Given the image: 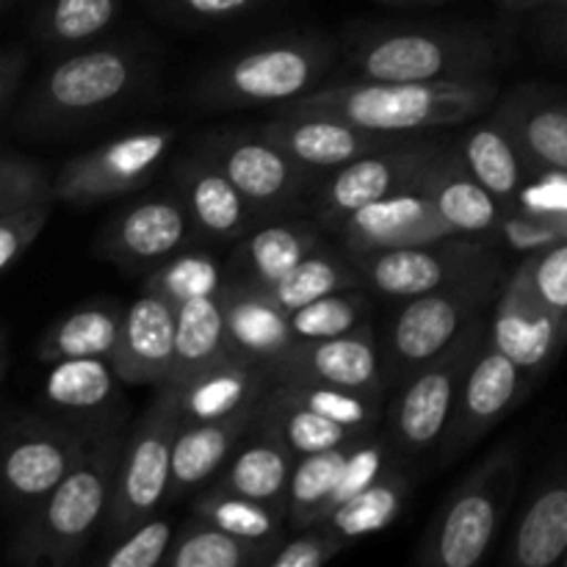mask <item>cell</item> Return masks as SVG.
<instances>
[{
	"instance_id": "obj_40",
	"label": "cell",
	"mask_w": 567,
	"mask_h": 567,
	"mask_svg": "<svg viewBox=\"0 0 567 567\" xmlns=\"http://www.w3.org/2000/svg\"><path fill=\"white\" fill-rule=\"evenodd\" d=\"M194 515L208 520V524L219 526V529L230 532V535L260 543L282 540L288 526V515L282 509L264 502H255V498L241 496L236 491H227L219 482L205 487L194 498Z\"/></svg>"
},
{
	"instance_id": "obj_14",
	"label": "cell",
	"mask_w": 567,
	"mask_h": 567,
	"mask_svg": "<svg viewBox=\"0 0 567 567\" xmlns=\"http://www.w3.org/2000/svg\"><path fill=\"white\" fill-rule=\"evenodd\" d=\"M535 377L526 374L513 358L487 341L476 352L468 374H465L463 391L457 396L449 430L441 441V457L454 460L471 446L482 441L498 421L507 419L515 408L526 399Z\"/></svg>"
},
{
	"instance_id": "obj_16",
	"label": "cell",
	"mask_w": 567,
	"mask_h": 567,
	"mask_svg": "<svg viewBox=\"0 0 567 567\" xmlns=\"http://www.w3.org/2000/svg\"><path fill=\"white\" fill-rule=\"evenodd\" d=\"M491 343L532 377L551 369L567 347V316L537 297L520 266L509 271L493 305Z\"/></svg>"
},
{
	"instance_id": "obj_26",
	"label": "cell",
	"mask_w": 567,
	"mask_h": 567,
	"mask_svg": "<svg viewBox=\"0 0 567 567\" xmlns=\"http://www.w3.org/2000/svg\"><path fill=\"white\" fill-rule=\"evenodd\" d=\"M258 410L227 415L216 421H183L172 449V480L166 504L183 502L188 493L208 485L221 474L227 460L236 454L244 437L252 430Z\"/></svg>"
},
{
	"instance_id": "obj_51",
	"label": "cell",
	"mask_w": 567,
	"mask_h": 567,
	"mask_svg": "<svg viewBox=\"0 0 567 567\" xmlns=\"http://www.w3.org/2000/svg\"><path fill=\"white\" fill-rule=\"evenodd\" d=\"M347 548L341 537L332 535L324 526H310L291 540H280L275 551L266 557L264 567H321Z\"/></svg>"
},
{
	"instance_id": "obj_56",
	"label": "cell",
	"mask_w": 567,
	"mask_h": 567,
	"mask_svg": "<svg viewBox=\"0 0 567 567\" xmlns=\"http://www.w3.org/2000/svg\"><path fill=\"white\" fill-rule=\"evenodd\" d=\"M0 365H9V330L0 327Z\"/></svg>"
},
{
	"instance_id": "obj_50",
	"label": "cell",
	"mask_w": 567,
	"mask_h": 567,
	"mask_svg": "<svg viewBox=\"0 0 567 567\" xmlns=\"http://www.w3.org/2000/svg\"><path fill=\"white\" fill-rule=\"evenodd\" d=\"M520 269L529 277V286L537 297L554 308L557 313L567 316V241L554 244L543 252L524 255Z\"/></svg>"
},
{
	"instance_id": "obj_6",
	"label": "cell",
	"mask_w": 567,
	"mask_h": 567,
	"mask_svg": "<svg viewBox=\"0 0 567 567\" xmlns=\"http://www.w3.org/2000/svg\"><path fill=\"white\" fill-rule=\"evenodd\" d=\"M496 61L493 39L471 25L385 28L349 55L363 81H468L487 78Z\"/></svg>"
},
{
	"instance_id": "obj_11",
	"label": "cell",
	"mask_w": 567,
	"mask_h": 567,
	"mask_svg": "<svg viewBox=\"0 0 567 567\" xmlns=\"http://www.w3.org/2000/svg\"><path fill=\"white\" fill-rule=\"evenodd\" d=\"M175 142L177 133L172 127H144L75 155L55 172V199L72 208H89L127 197L161 169Z\"/></svg>"
},
{
	"instance_id": "obj_47",
	"label": "cell",
	"mask_w": 567,
	"mask_h": 567,
	"mask_svg": "<svg viewBox=\"0 0 567 567\" xmlns=\"http://www.w3.org/2000/svg\"><path fill=\"white\" fill-rule=\"evenodd\" d=\"M515 255H535L554 244L567 241V221L551 219V216L535 214L520 205H504L493 236Z\"/></svg>"
},
{
	"instance_id": "obj_38",
	"label": "cell",
	"mask_w": 567,
	"mask_h": 567,
	"mask_svg": "<svg viewBox=\"0 0 567 567\" xmlns=\"http://www.w3.org/2000/svg\"><path fill=\"white\" fill-rule=\"evenodd\" d=\"M227 354H233V347L219 297H203L181 305L175 330V374L169 385Z\"/></svg>"
},
{
	"instance_id": "obj_60",
	"label": "cell",
	"mask_w": 567,
	"mask_h": 567,
	"mask_svg": "<svg viewBox=\"0 0 567 567\" xmlns=\"http://www.w3.org/2000/svg\"><path fill=\"white\" fill-rule=\"evenodd\" d=\"M11 3V0H0V14H3V9H6V6H9Z\"/></svg>"
},
{
	"instance_id": "obj_35",
	"label": "cell",
	"mask_w": 567,
	"mask_h": 567,
	"mask_svg": "<svg viewBox=\"0 0 567 567\" xmlns=\"http://www.w3.org/2000/svg\"><path fill=\"white\" fill-rule=\"evenodd\" d=\"M122 0H39L31 31L55 53L89 48L120 20Z\"/></svg>"
},
{
	"instance_id": "obj_39",
	"label": "cell",
	"mask_w": 567,
	"mask_h": 567,
	"mask_svg": "<svg viewBox=\"0 0 567 567\" xmlns=\"http://www.w3.org/2000/svg\"><path fill=\"white\" fill-rule=\"evenodd\" d=\"M365 280L360 275L358 264H354L352 255L343 249H330L321 244L316 252H310L302 264L293 271H288L280 282L269 288L271 299H275L280 308H286L288 313L302 305L316 302L321 297H330V293L347 291V288H363Z\"/></svg>"
},
{
	"instance_id": "obj_15",
	"label": "cell",
	"mask_w": 567,
	"mask_h": 567,
	"mask_svg": "<svg viewBox=\"0 0 567 567\" xmlns=\"http://www.w3.org/2000/svg\"><path fill=\"white\" fill-rule=\"evenodd\" d=\"M199 150L264 216L293 208L310 186V169L297 164L264 133H221L205 138Z\"/></svg>"
},
{
	"instance_id": "obj_28",
	"label": "cell",
	"mask_w": 567,
	"mask_h": 567,
	"mask_svg": "<svg viewBox=\"0 0 567 567\" xmlns=\"http://www.w3.org/2000/svg\"><path fill=\"white\" fill-rule=\"evenodd\" d=\"M319 221H264L238 238L230 255V277L269 291L288 271L324 244Z\"/></svg>"
},
{
	"instance_id": "obj_4",
	"label": "cell",
	"mask_w": 567,
	"mask_h": 567,
	"mask_svg": "<svg viewBox=\"0 0 567 567\" xmlns=\"http://www.w3.org/2000/svg\"><path fill=\"white\" fill-rule=\"evenodd\" d=\"M518 487V449L502 443L463 476L421 537L415 563L424 567H474L502 535Z\"/></svg>"
},
{
	"instance_id": "obj_3",
	"label": "cell",
	"mask_w": 567,
	"mask_h": 567,
	"mask_svg": "<svg viewBox=\"0 0 567 567\" xmlns=\"http://www.w3.org/2000/svg\"><path fill=\"white\" fill-rule=\"evenodd\" d=\"M150 83V55L109 42L72 50L28 92L17 125L37 136L75 131L136 97Z\"/></svg>"
},
{
	"instance_id": "obj_24",
	"label": "cell",
	"mask_w": 567,
	"mask_h": 567,
	"mask_svg": "<svg viewBox=\"0 0 567 567\" xmlns=\"http://www.w3.org/2000/svg\"><path fill=\"white\" fill-rule=\"evenodd\" d=\"M277 377H308L371 396H382L385 388L380 343L369 324L327 341L297 343V349L275 371V380Z\"/></svg>"
},
{
	"instance_id": "obj_22",
	"label": "cell",
	"mask_w": 567,
	"mask_h": 567,
	"mask_svg": "<svg viewBox=\"0 0 567 567\" xmlns=\"http://www.w3.org/2000/svg\"><path fill=\"white\" fill-rule=\"evenodd\" d=\"M177 197L186 205L194 233L210 241H238L266 219L203 150L177 166Z\"/></svg>"
},
{
	"instance_id": "obj_8",
	"label": "cell",
	"mask_w": 567,
	"mask_h": 567,
	"mask_svg": "<svg viewBox=\"0 0 567 567\" xmlns=\"http://www.w3.org/2000/svg\"><path fill=\"white\" fill-rule=\"evenodd\" d=\"M504 280L507 275L502 260L496 258L465 280L404 299L391 324V343H388L399 380L452 347L476 319L493 313Z\"/></svg>"
},
{
	"instance_id": "obj_13",
	"label": "cell",
	"mask_w": 567,
	"mask_h": 567,
	"mask_svg": "<svg viewBox=\"0 0 567 567\" xmlns=\"http://www.w3.org/2000/svg\"><path fill=\"white\" fill-rule=\"evenodd\" d=\"M352 255V252H349ZM365 286L391 299H413L437 291L443 286L465 280L496 260V255L468 236H452L443 241L415 244V247L380 249V252L352 255Z\"/></svg>"
},
{
	"instance_id": "obj_19",
	"label": "cell",
	"mask_w": 567,
	"mask_h": 567,
	"mask_svg": "<svg viewBox=\"0 0 567 567\" xmlns=\"http://www.w3.org/2000/svg\"><path fill=\"white\" fill-rule=\"evenodd\" d=\"M343 249L352 255L380 252V249L415 247L452 238L457 233L446 225L419 181L408 188L388 194L349 216L336 233Z\"/></svg>"
},
{
	"instance_id": "obj_32",
	"label": "cell",
	"mask_w": 567,
	"mask_h": 567,
	"mask_svg": "<svg viewBox=\"0 0 567 567\" xmlns=\"http://www.w3.org/2000/svg\"><path fill=\"white\" fill-rule=\"evenodd\" d=\"M532 172H567V103L520 92L498 109Z\"/></svg>"
},
{
	"instance_id": "obj_5",
	"label": "cell",
	"mask_w": 567,
	"mask_h": 567,
	"mask_svg": "<svg viewBox=\"0 0 567 567\" xmlns=\"http://www.w3.org/2000/svg\"><path fill=\"white\" fill-rule=\"evenodd\" d=\"M336 64L324 37H286L236 53L199 81L197 100L208 109H258L297 103L321 86Z\"/></svg>"
},
{
	"instance_id": "obj_33",
	"label": "cell",
	"mask_w": 567,
	"mask_h": 567,
	"mask_svg": "<svg viewBox=\"0 0 567 567\" xmlns=\"http://www.w3.org/2000/svg\"><path fill=\"white\" fill-rule=\"evenodd\" d=\"M410 493H413V480L402 465L393 463L374 485H369L358 496L332 509L319 526H324L332 535L341 537L347 546H352V543L380 535L388 526L396 524V518L408 507Z\"/></svg>"
},
{
	"instance_id": "obj_54",
	"label": "cell",
	"mask_w": 567,
	"mask_h": 567,
	"mask_svg": "<svg viewBox=\"0 0 567 567\" xmlns=\"http://www.w3.org/2000/svg\"><path fill=\"white\" fill-rule=\"evenodd\" d=\"M28 53L22 48L0 50V114L9 109L11 97L20 89L22 75H25Z\"/></svg>"
},
{
	"instance_id": "obj_45",
	"label": "cell",
	"mask_w": 567,
	"mask_h": 567,
	"mask_svg": "<svg viewBox=\"0 0 567 567\" xmlns=\"http://www.w3.org/2000/svg\"><path fill=\"white\" fill-rule=\"evenodd\" d=\"M393 463H396V449H393L391 437H388V441L385 437H374V432L358 437L352 446V452H349L347 465H343L341 482H338L336 493H332V498H330V504H327L321 520H324L332 509L341 507L343 502H349V498L358 496L360 491H365L369 485H374V482L380 480V476L385 474Z\"/></svg>"
},
{
	"instance_id": "obj_57",
	"label": "cell",
	"mask_w": 567,
	"mask_h": 567,
	"mask_svg": "<svg viewBox=\"0 0 567 567\" xmlns=\"http://www.w3.org/2000/svg\"><path fill=\"white\" fill-rule=\"evenodd\" d=\"M382 3H399V6H437L446 0H382Z\"/></svg>"
},
{
	"instance_id": "obj_49",
	"label": "cell",
	"mask_w": 567,
	"mask_h": 567,
	"mask_svg": "<svg viewBox=\"0 0 567 567\" xmlns=\"http://www.w3.org/2000/svg\"><path fill=\"white\" fill-rule=\"evenodd\" d=\"M55 199H39V203L17 208L0 216V275L17 264L28 249L33 247L53 214Z\"/></svg>"
},
{
	"instance_id": "obj_20",
	"label": "cell",
	"mask_w": 567,
	"mask_h": 567,
	"mask_svg": "<svg viewBox=\"0 0 567 567\" xmlns=\"http://www.w3.org/2000/svg\"><path fill=\"white\" fill-rule=\"evenodd\" d=\"M177 310L169 299L144 291L125 308L120 338L111 352L116 374L125 385L164 388L175 374Z\"/></svg>"
},
{
	"instance_id": "obj_7",
	"label": "cell",
	"mask_w": 567,
	"mask_h": 567,
	"mask_svg": "<svg viewBox=\"0 0 567 567\" xmlns=\"http://www.w3.org/2000/svg\"><path fill=\"white\" fill-rule=\"evenodd\" d=\"M183 415L169 388H155L147 413L136 421L122 443L114 491L103 524V543L120 540L138 524L166 507L172 480V449L181 432Z\"/></svg>"
},
{
	"instance_id": "obj_41",
	"label": "cell",
	"mask_w": 567,
	"mask_h": 567,
	"mask_svg": "<svg viewBox=\"0 0 567 567\" xmlns=\"http://www.w3.org/2000/svg\"><path fill=\"white\" fill-rule=\"evenodd\" d=\"M352 446L354 441H349L343 446L327 449V452L297 457L291 485H288V526L291 529L302 532L310 526H319L321 515H324L327 504H330L332 493L341 482L343 465H347Z\"/></svg>"
},
{
	"instance_id": "obj_36",
	"label": "cell",
	"mask_w": 567,
	"mask_h": 567,
	"mask_svg": "<svg viewBox=\"0 0 567 567\" xmlns=\"http://www.w3.org/2000/svg\"><path fill=\"white\" fill-rule=\"evenodd\" d=\"M255 424L264 426L275 437H280L297 457L327 452V449L343 446V443L369 435V432L349 430V426H341L336 421L324 419V415L313 413L305 404H299L297 399L282 393L277 385H271L266 399L260 402Z\"/></svg>"
},
{
	"instance_id": "obj_27",
	"label": "cell",
	"mask_w": 567,
	"mask_h": 567,
	"mask_svg": "<svg viewBox=\"0 0 567 567\" xmlns=\"http://www.w3.org/2000/svg\"><path fill=\"white\" fill-rule=\"evenodd\" d=\"M419 186L457 236L491 238L504 205L476 181L457 150H441L419 177Z\"/></svg>"
},
{
	"instance_id": "obj_55",
	"label": "cell",
	"mask_w": 567,
	"mask_h": 567,
	"mask_svg": "<svg viewBox=\"0 0 567 567\" xmlns=\"http://www.w3.org/2000/svg\"><path fill=\"white\" fill-rule=\"evenodd\" d=\"M543 33L548 42L567 50V3H551L546 20H543Z\"/></svg>"
},
{
	"instance_id": "obj_30",
	"label": "cell",
	"mask_w": 567,
	"mask_h": 567,
	"mask_svg": "<svg viewBox=\"0 0 567 567\" xmlns=\"http://www.w3.org/2000/svg\"><path fill=\"white\" fill-rule=\"evenodd\" d=\"M293 463H297V454L280 437L266 432L264 426L252 424L249 435L244 437L236 454L227 460L216 482L227 491L271 504L288 515V485H291Z\"/></svg>"
},
{
	"instance_id": "obj_29",
	"label": "cell",
	"mask_w": 567,
	"mask_h": 567,
	"mask_svg": "<svg viewBox=\"0 0 567 567\" xmlns=\"http://www.w3.org/2000/svg\"><path fill=\"white\" fill-rule=\"evenodd\" d=\"M567 551V460L546 476L504 551L515 567H551Z\"/></svg>"
},
{
	"instance_id": "obj_18",
	"label": "cell",
	"mask_w": 567,
	"mask_h": 567,
	"mask_svg": "<svg viewBox=\"0 0 567 567\" xmlns=\"http://www.w3.org/2000/svg\"><path fill=\"white\" fill-rule=\"evenodd\" d=\"M192 219L181 197H150L120 210L97 238L111 264L125 271L155 269L181 252L192 238Z\"/></svg>"
},
{
	"instance_id": "obj_61",
	"label": "cell",
	"mask_w": 567,
	"mask_h": 567,
	"mask_svg": "<svg viewBox=\"0 0 567 567\" xmlns=\"http://www.w3.org/2000/svg\"><path fill=\"white\" fill-rule=\"evenodd\" d=\"M551 3H567V0H551ZM551 3H548V6H551Z\"/></svg>"
},
{
	"instance_id": "obj_42",
	"label": "cell",
	"mask_w": 567,
	"mask_h": 567,
	"mask_svg": "<svg viewBox=\"0 0 567 567\" xmlns=\"http://www.w3.org/2000/svg\"><path fill=\"white\" fill-rule=\"evenodd\" d=\"M227 282H230V266H225L208 252H197V249L183 252L181 249L169 260L150 269L147 280H144V291L161 293L177 310L181 305L192 302V299L219 297Z\"/></svg>"
},
{
	"instance_id": "obj_23",
	"label": "cell",
	"mask_w": 567,
	"mask_h": 567,
	"mask_svg": "<svg viewBox=\"0 0 567 567\" xmlns=\"http://www.w3.org/2000/svg\"><path fill=\"white\" fill-rule=\"evenodd\" d=\"M271 385L275 371L233 352L164 388L175 393L183 421H216L260 408Z\"/></svg>"
},
{
	"instance_id": "obj_2",
	"label": "cell",
	"mask_w": 567,
	"mask_h": 567,
	"mask_svg": "<svg viewBox=\"0 0 567 567\" xmlns=\"http://www.w3.org/2000/svg\"><path fill=\"white\" fill-rule=\"evenodd\" d=\"M496 81H349L319 86L288 109L324 111L343 116L354 125L388 136L437 131L465 125L487 111L496 100Z\"/></svg>"
},
{
	"instance_id": "obj_1",
	"label": "cell",
	"mask_w": 567,
	"mask_h": 567,
	"mask_svg": "<svg viewBox=\"0 0 567 567\" xmlns=\"http://www.w3.org/2000/svg\"><path fill=\"white\" fill-rule=\"evenodd\" d=\"M125 437L116 430L94 435L75 468L31 509L14 532L6 559L22 567L81 563L92 537L103 532Z\"/></svg>"
},
{
	"instance_id": "obj_37",
	"label": "cell",
	"mask_w": 567,
	"mask_h": 567,
	"mask_svg": "<svg viewBox=\"0 0 567 567\" xmlns=\"http://www.w3.org/2000/svg\"><path fill=\"white\" fill-rule=\"evenodd\" d=\"M277 543L244 540L208 520L194 518L175 535L164 567H264Z\"/></svg>"
},
{
	"instance_id": "obj_25",
	"label": "cell",
	"mask_w": 567,
	"mask_h": 567,
	"mask_svg": "<svg viewBox=\"0 0 567 567\" xmlns=\"http://www.w3.org/2000/svg\"><path fill=\"white\" fill-rule=\"evenodd\" d=\"M225 310L227 336L233 352L277 371L282 360L297 349L291 330V313L271 299L266 288L233 280L219 293Z\"/></svg>"
},
{
	"instance_id": "obj_9",
	"label": "cell",
	"mask_w": 567,
	"mask_h": 567,
	"mask_svg": "<svg viewBox=\"0 0 567 567\" xmlns=\"http://www.w3.org/2000/svg\"><path fill=\"white\" fill-rule=\"evenodd\" d=\"M487 332H491V319L482 316L452 347L404 377L402 391L393 399L391 415H388L391 443L399 454L415 457V454L441 446L454 408H457L465 374L480 347L487 341Z\"/></svg>"
},
{
	"instance_id": "obj_17",
	"label": "cell",
	"mask_w": 567,
	"mask_h": 567,
	"mask_svg": "<svg viewBox=\"0 0 567 567\" xmlns=\"http://www.w3.org/2000/svg\"><path fill=\"white\" fill-rule=\"evenodd\" d=\"M260 133L310 172H332L347 166L349 161L408 138L365 131L343 116L324 114V111H302L288 105L280 116L266 122Z\"/></svg>"
},
{
	"instance_id": "obj_59",
	"label": "cell",
	"mask_w": 567,
	"mask_h": 567,
	"mask_svg": "<svg viewBox=\"0 0 567 567\" xmlns=\"http://www.w3.org/2000/svg\"><path fill=\"white\" fill-rule=\"evenodd\" d=\"M6 369H9V365H0V385H3V377H6Z\"/></svg>"
},
{
	"instance_id": "obj_44",
	"label": "cell",
	"mask_w": 567,
	"mask_h": 567,
	"mask_svg": "<svg viewBox=\"0 0 567 567\" xmlns=\"http://www.w3.org/2000/svg\"><path fill=\"white\" fill-rule=\"evenodd\" d=\"M371 299L363 288L330 293L316 302L291 310V330L297 343L327 341L369 324Z\"/></svg>"
},
{
	"instance_id": "obj_12",
	"label": "cell",
	"mask_w": 567,
	"mask_h": 567,
	"mask_svg": "<svg viewBox=\"0 0 567 567\" xmlns=\"http://www.w3.org/2000/svg\"><path fill=\"white\" fill-rule=\"evenodd\" d=\"M437 153H441V144L408 136L391 147H382L363 158L349 161L347 166H338L316 192V221L324 233H338L343 221L358 214L360 208L399 192V188L413 186Z\"/></svg>"
},
{
	"instance_id": "obj_53",
	"label": "cell",
	"mask_w": 567,
	"mask_h": 567,
	"mask_svg": "<svg viewBox=\"0 0 567 567\" xmlns=\"http://www.w3.org/2000/svg\"><path fill=\"white\" fill-rule=\"evenodd\" d=\"M158 9L188 22H227L252 14L269 0H153Z\"/></svg>"
},
{
	"instance_id": "obj_46",
	"label": "cell",
	"mask_w": 567,
	"mask_h": 567,
	"mask_svg": "<svg viewBox=\"0 0 567 567\" xmlns=\"http://www.w3.org/2000/svg\"><path fill=\"white\" fill-rule=\"evenodd\" d=\"M172 540H175V526L166 518H147L122 535L120 540L105 546L97 557L100 567H164L166 554H169Z\"/></svg>"
},
{
	"instance_id": "obj_34",
	"label": "cell",
	"mask_w": 567,
	"mask_h": 567,
	"mask_svg": "<svg viewBox=\"0 0 567 567\" xmlns=\"http://www.w3.org/2000/svg\"><path fill=\"white\" fill-rule=\"evenodd\" d=\"M122 313L116 305H83L44 330L37 343L39 363L53 365L75 358H111L120 338Z\"/></svg>"
},
{
	"instance_id": "obj_21",
	"label": "cell",
	"mask_w": 567,
	"mask_h": 567,
	"mask_svg": "<svg viewBox=\"0 0 567 567\" xmlns=\"http://www.w3.org/2000/svg\"><path fill=\"white\" fill-rule=\"evenodd\" d=\"M122 385L111 358L61 360L48 365L42 399L55 419L94 437L114 430L111 419L122 402Z\"/></svg>"
},
{
	"instance_id": "obj_52",
	"label": "cell",
	"mask_w": 567,
	"mask_h": 567,
	"mask_svg": "<svg viewBox=\"0 0 567 567\" xmlns=\"http://www.w3.org/2000/svg\"><path fill=\"white\" fill-rule=\"evenodd\" d=\"M515 205L567 221V172H532Z\"/></svg>"
},
{
	"instance_id": "obj_62",
	"label": "cell",
	"mask_w": 567,
	"mask_h": 567,
	"mask_svg": "<svg viewBox=\"0 0 567 567\" xmlns=\"http://www.w3.org/2000/svg\"><path fill=\"white\" fill-rule=\"evenodd\" d=\"M563 565L567 567V551H565V557H563Z\"/></svg>"
},
{
	"instance_id": "obj_31",
	"label": "cell",
	"mask_w": 567,
	"mask_h": 567,
	"mask_svg": "<svg viewBox=\"0 0 567 567\" xmlns=\"http://www.w3.org/2000/svg\"><path fill=\"white\" fill-rule=\"evenodd\" d=\"M454 150L471 175L502 205H513L532 175L529 161L524 158L515 136L498 116L471 125Z\"/></svg>"
},
{
	"instance_id": "obj_43",
	"label": "cell",
	"mask_w": 567,
	"mask_h": 567,
	"mask_svg": "<svg viewBox=\"0 0 567 567\" xmlns=\"http://www.w3.org/2000/svg\"><path fill=\"white\" fill-rule=\"evenodd\" d=\"M275 385L313 413L358 432H374L382 419V396L347 391L308 377H277Z\"/></svg>"
},
{
	"instance_id": "obj_58",
	"label": "cell",
	"mask_w": 567,
	"mask_h": 567,
	"mask_svg": "<svg viewBox=\"0 0 567 567\" xmlns=\"http://www.w3.org/2000/svg\"><path fill=\"white\" fill-rule=\"evenodd\" d=\"M507 6H540V3H551V0H502Z\"/></svg>"
},
{
	"instance_id": "obj_48",
	"label": "cell",
	"mask_w": 567,
	"mask_h": 567,
	"mask_svg": "<svg viewBox=\"0 0 567 567\" xmlns=\"http://www.w3.org/2000/svg\"><path fill=\"white\" fill-rule=\"evenodd\" d=\"M39 199H55L48 169L25 155L0 153V216Z\"/></svg>"
},
{
	"instance_id": "obj_10",
	"label": "cell",
	"mask_w": 567,
	"mask_h": 567,
	"mask_svg": "<svg viewBox=\"0 0 567 567\" xmlns=\"http://www.w3.org/2000/svg\"><path fill=\"white\" fill-rule=\"evenodd\" d=\"M92 437L42 413H22L0 426V504L31 513L86 454Z\"/></svg>"
}]
</instances>
